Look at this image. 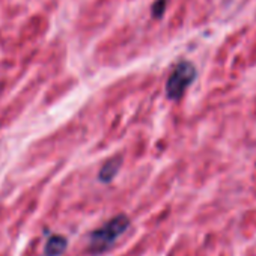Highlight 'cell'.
<instances>
[{"instance_id":"6da1fadb","label":"cell","mask_w":256,"mask_h":256,"mask_svg":"<svg viewBox=\"0 0 256 256\" xmlns=\"http://www.w3.org/2000/svg\"><path fill=\"white\" fill-rule=\"evenodd\" d=\"M128 228H130V218H128V216L125 214L114 216L104 226L90 232L89 244H88L89 253L90 254L106 253Z\"/></svg>"},{"instance_id":"7a4b0ae2","label":"cell","mask_w":256,"mask_h":256,"mask_svg":"<svg viewBox=\"0 0 256 256\" xmlns=\"http://www.w3.org/2000/svg\"><path fill=\"white\" fill-rule=\"evenodd\" d=\"M198 71L196 66L188 60H181L172 70L168 82H166V96L172 101H178L182 98L190 84L196 80Z\"/></svg>"},{"instance_id":"3957f363","label":"cell","mask_w":256,"mask_h":256,"mask_svg":"<svg viewBox=\"0 0 256 256\" xmlns=\"http://www.w3.org/2000/svg\"><path fill=\"white\" fill-rule=\"evenodd\" d=\"M120 166H122V158H120L119 156H118V157H113V158H110V160H107V162L101 166V169H100V174H98L100 182H102V184L112 182V181L114 180V176L118 175Z\"/></svg>"},{"instance_id":"277c9868","label":"cell","mask_w":256,"mask_h":256,"mask_svg":"<svg viewBox=\"0 0 256 256\" xmlns=\"http://www.w3.org/2000/svg\"><path fill=\"white\" fill-rule=\"evenodd\" d=\"M68 246V240L64 235H52L44 247V256H60Z\"/></svg>"},{"instance_id":"5b68a950","label":"cell","mask_w":256,"mask_h":256,"mask_svg":"<svg viewBox=\"0 0 256 256\" xmlns=\"http://www.w3.org/2000/svg\"><path fill=\"white\" fill-rule=\"evenodd\" d=\"M151 11H152L154 18H162L166 11V0H156Z\"/></svg>"}]
</instances>
